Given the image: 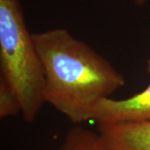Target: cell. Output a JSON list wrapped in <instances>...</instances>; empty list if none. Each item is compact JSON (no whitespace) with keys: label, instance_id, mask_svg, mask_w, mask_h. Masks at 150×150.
Returning a JSON list of instances; mask_svg holds the SVG:
<instances>
[{"label":"cell","instance_id":"6da1fadb","mask_svg":"<svg viewBox=\"0 0 150 150\" xmlns=\"http://www.w3.org/2000/svg\"><path fill=\"white\" fill-rule=\"evenodd\" d=\"M43 66L44 98L70 122L91 120L94 105L125 85L107 59L65 28L33 33Z\"/></svg>","mask_w":150,"mask_h":150},{"label":"cell","instance_id":"7a4b0ae2","mask_svg":"<svg viewBox=\"0 0 150 150\" xmlns=\"http://www.w3.org/2000/svg\"><path fill=\"white\" fill-rule=\"evenodd\" d=\"M0 75L20 98L23 120L32 123L46 103L44 74L20 0H0Z\"/></svg>","mask_w":150,"mask_h":150},{"label":"cell","instance_id":"3957f363","mask_svg":"<svg viewBox=\"0 0 150 150\" xmlns=\"http://www.w3.org/2000/svg\"><path fill=\"white\" fill-rule=\"evenodd\" d=\"M91 120L97 124L150 122V83L143 91L127 98L101 99L93 108Z\"/></svg>","mask_w":150,"mask_h":150},{"label":"cell","instance_id":"277c9868","mask_svg":"<svg viewBox=\"0 0 150 150\" xmlns=\"http://www.w3.org/2000/svg\"><path fill=\"white\" fill-rule=\"evenodd\" d=\"M98 133L112 150H150V122L97 124Z\"/></svg>","mask_w":150,"mask_h":150},{"label":"cell","instance_id":"5b68a950","mask_svg":"<svg viewBox=\"0 0 150 150\" xmlns=\"http://www.w3.org/2000/svg\"><path fill=\"white\" fill-rule=\"evenodd\" d=\"M58 150H112L103 142L98 132L81 126L70 129Z\"/></svg>","mask_w":150,"mask_h":150},{"label":"cell","instance_id":"8992f818","mask_svg":"<svg viewBox=\"0 0 150 150\" xmlns=\"http://www.w3.org/2000/svg\"><path fill=\"white\" fill-rule=\"evenodd\" d=\"M22 113L20 98L9 81L0 75V118Z\"/></svg>","mask_w":150,"mask_h":150},{"label":"cell","instance_id":"52a82bcc","mask_svg":"<svg viewBox=\"0 0 150 150\" xmlns=\"http://www.w3.org/2000/svg\"><path fill=\"white\" fill-rule=\"evenodd\" d=\"M134 4L137 6H142L144 5L145 4L148 2V0H134Z\"/></svg>","mask_w":150,"mask_h":150},{"label":"cell","instance_id":"ba28073f","mask_svg":"<svg viewBox=\"0 0 150 150\" xmlns=\"http://www.w3.org/2000/svg\"><path fill=\"white\" fill-rule=\"evenodd\" d=\"M147 72L150 74V58L148 59V62H147Z\"/></svg>","mask_w":150,"mask_h":150}]
</instances>
